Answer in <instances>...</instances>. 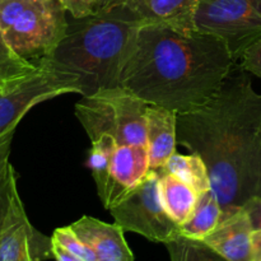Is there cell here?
<instances>
[{
	"label": "cell",
	"instance_id": "obj_19",
	"mask_svg": "<svg viewBox=\"0 0 261 261\" xmlns=\"http://www.w3.org/2000/svg\"><path fill=\"white\" fill-rule=\"evenodd\" d=\"M165 245L171 261H228L203 240L189 239L180 234Z\"/></svg>",
	"mask_w": 261,
	"mask_h": 261
},
{
	"label": "cell",
	"instance_id": "obj_25",
	"mask_svg": "<svg viewBox=\"0 0 261 261\" xmlns=\"http://www.w3.org/2000/svg\"><path fill=\"white\" fill-rule=\"evenodd\" d=\"M143 0H97L94 13H101L111 10L117 7H130L140 13Z\"/></svg>",
	"mask_w": 261,
	"mask_h": 261
},
{
	"label": "cell",
	"instance_id": "obj_9",
	"mask_svg": "<svg viewBox=\"0 0 261 261\" xmlns=\"http://www.w3.org/2000/svg\"><path fill=\"white\" fill-rule=\"evenodd\" d=\"M50 257H54L53 237L31 224L15 185L0 232V261H43Z\"/></svg>",
	"mask_w": 261,
	"mask_h": 261
},
{
	"label": "cell",
	"instance_id": "obj_2",
	"mask_svg": "<svg viewBox=\"0 0 261 261\" xmlns=\"http://www.w3.org/2000/svg\"><path fill=\"white\" fill-rule=\"evenodd\" d=\"M237 61L214 35L144 22L120 74V87L148 105L189 112L205 105Z\"/></svg>",
	"mask_w": 261,
	"mask_h": 261
},
{
	"label": "cell",
	"instance_id": "obj_6",
	"mask_svg": "<svg viewBox=\"0 0 261 261\" xmlns=\"http://www.w3.org/2000/svg\"><path fill=\"white\" fill-rule=\"evenodd\" d=\"M195 28L221 38L234 60L261 40V0H199Z\"/></svg>",
	"mask_w": 261,
	"mask_h": 261
},
{
	"label": "cell",
	"instance_id": "obj_28",
	"mask_svg": "<svg viewBox=\"0 0 261 261\" xmlns=\"http://www.w3.org/2000/svg\"><path fill=\"white\" fill-rule=\"evenodd\" d=\"M252 261H261V229L252 232Z\"/></svg>",
	"mask_w": 261,
	"mask_h": 261
},
{
	"label": "cell",
	"instance_id": "obj_1",
	"mask_svg": "<svg viewBox=\"0 0 261 261\" xmlns=\"http://www.w3.org/2000/svg\"><path fill=\"white\" fill-rule=\"evenodd\" d=\"M177 144L205 163L221 221L261 198V93L241 65L205 105L177 114Z\"/></svg>",
	"mask_w": 261,
	"mask_h": 261
},
{
	"label": "cell",
	"instance_id": "obj_23",
	"mask_svg": "<svg viewBox=\"0 0 261 261\" xmlns=\"http://www.w3.org/2000/svg\"><path fill=\"white\" fill-rule=\"evenodd\" d=\"M240 60H241V64H240L241 68H244L247 73L254 74L261 79V40L250 46L242 54Z\"/></svg>",
	"mask_w": 261,
	"mask_h": 261
},
{
	"label": "cell",
	"instance_id": "obj_16",
	"mask_svg": "<svg viewBox=\"0 0 261 261\" xmlns=\"http://www.w3.org/2000/svg\"><path fill=\"white\" fill-rule=\"evenodd\" d=\"M154 171L158 173L161 201L168 216L181 226L190 217L198 200V194L176 176L160 168Z\"/></svg>",
	"mask_w": 261,
	"mask_h": 261
},
{
	"label": "cell",
	"instance_id": "obj_17",
	"mask_svg": "<svg viewBox=\"0 0 261 261\" xmlns=\"http://www.w3.org/2000/svg\"><path fill=\"white\" fill-rule=\"evenodd\" d=\"M222 209L214 191L199 194L188 221L180 226L181 234L189 239L204 240L221 222Z\"/></svg>",
	"mask_w": 261,
	"mask_h": 261
},
{
	"label": "cell",
	"instance_id": "obj_3",
	"mask_svg": "<svg viewBox=\"0 0 261 261\" xmlns=\"http://www.w3.org/2000/svg\"><path fill=\"white\" fill-rule=\"evenodd\" d=\"M144 22L142 14L130 7L71 17L63 40L42 65L75 76L81 96L116 88L125 59Z\"/></svg>",
	"mask_w": 261,
	"mask_h": 261
},
{
	"label": "cell",
	"instance_id": "obj_29",
	"mask_svg": "<svg viewBox=\"0 0 261 261\" xmlns=\"http://www.w3.org/2000/svg\"><path fill=\"white\" fill-rule=\"evenodd\" d=\"M17 185V182L14 184V185L12 186V189H10V193L9 195L7 196V198L4 199V200L0 203V232H2V226H3V221H4V217H5V213H7V209H8V205H9V200H10V194H12V190L13 188Z\"/></svg>",
	"mask_w": 261,
	"mask_h": 261
},
{
	"label": "cell",
	"instance_id": "obj_24",
	"mask_svg": "<svg viewBox=\"0 0 261 261\" xmlns=\"http://www.w3.org/2000/svg\"><path fill=\"white\" fill-rule=\"evenodd\" d=\"M66 12L73 18H83L94 14L97 0H61Z\"/></svg>",
	"mask_w": 261,
	"mask_h": 261
},
{
	"label": "cell",
	"instance_id": "obj_12",
	"mask_svg": "<svg viewBox=\"0 0 261 261\" xmlns=\"http://www.w3.org/2000/svg\"><path fill=\"white\" fill-rule=\"evenodd\" d=\"M147 148L152 170L162 167L176 153L177 112L162 106L147 107Z\"/></svg>",
	"mask_w": 261,
	"mask_h": 261
},
{
	"label": "cell",
	"instance_id": "obj_5",
	"mask_svg": "<svg viewBox=\"0 0 261 261\" xmlns=\"http://www.w3.org/2000/svg\"><path fill=\"white\" fill-rule=\"evenodd\" d=\"M148 103L122 87L82 96L74 111L91 142L110 135L117 145H147Z\"/></svg>",
	"mask_w": 261,
	"mask_h": 261
},
{
	"label": "cell",
	"instance_id": "obj_13",
	"mask_svg": "<svg viewBox=\"0 0 261 261\" xmlns=\"http://www.w3.org/2000/svg\"><path fill=\"white\" fill-rule=\"evenodd\" d=\"M150 170L147 145H117L112 160L115 190L111 205L139 185Z\"/></svg>",
	"mask_w": 261,
	"mask_h": 261
},
{
	"label": "cell",
	"instance_id": "obj_26",
	"mask_svg": "<svg viewBox=\"0 0 261 261\" xmlns=\"http://www.w3.org/2000/svg\"><path fill=\"white\" fill-rule=\"evenodd\" d=\"M244 208L249 213L254 229H261V198L249 201Z\"/></svg>",
	"mask_w": 261,
	"mask_h": 261
},
{
	"label": "cell",
	"instance_id": "obj_21",
	"mask_svg": "<svg viewBox=\"0 0 261 261\" xmlns=\"http://www.w3.org/2000/svg\"><path fill=\"white\" fill-rule=\"evenodd\" d=\"M53 240L82 261H97L96 254L92 251L91 247L87 246L69 226L55 229Z\"/></svg>",
	"mask_w": 261,
	"mask_h": 261
},
{
	"label": "cell",
	"instance_id": "obj_10",
	"mask_svg": "<svg viewBox=\"0 0 261 261\" xmlns=\"http://www.w3.org/2000/svg\"><path fill=\"white\" fill-rule=\"evenodd\" d=\"M69 227L91 247L97 261H134V255L125 241V231L117 223L110 224L84 216Z\"/></svg>",
	"mask_w": 261,
	"mask_h": 261
},
{
	"label": "cell",
	"instance_id": "obj_7",
	"mask_svg": "<svg viewBox=\"0 0 261 261\" xmlns=\"http://www.w3.org/2000/svg\"><path fill=\"white\" fill-rule=\"evenodd\" d=\"M115 223L124 231L167 244L181 234L180 224L166 212L160 196L158 173L150 170L144 180L109 208Z\"/></svg>",
	"mask_w": 261,
	"mask_h": 261
},
{
	"label": "cell",
	"instance_id": "obj_15",
	"mask_svg": "<svg viewBox=\"0 0 261 261\" xmlns=\"http://www.w3.org/2000/svg\"><path fill=\"white\" fill-rule=\"evenodd\" d=\"M116 147V142L110 135H102L101 138L92 142L91 150H89V167L96 182L97 193L106 209L111 205L115 190L112 160Z\"/></svg>",
	"mask_w": 261,
	"mask_h": 261
},
{
	"label": "cell",
	"instance_id": "obj_18",
	"mask_svg": "<svg viewBox=\"0 0 261 261\" xmlns=\"http://www.w3.org/2000/svg\"><path fill=\"white\" fill-rule=\"evenodd\" d=\"M160 170L180 178L198 195L212 189L208 168L204 161L194 153L188 155L175 153L168 158L162 167H160Z\"/></svg>",
	"mask_w": 261,
	"mask_h": 261
},
{
	"label": "cell",
	"instance_id": "obj_11",
	"mask_svg": "<svg viewBox=\"0 0 261 261\" xmlns=\"http://www.w3.org/2000/svg\"><path fill=\"white\" fill-rule=\"evenodd\" d=\"M252 227L246 209L241 208L222 219L203 240L228 261H252Z\"/></svg>",
	"mask_w": 261,
	"mask_h": 261
},
{
	"label": "cell",
	"instance_id": "obj_8",
	"mask_svg": "<svg viewBox=\"0 0 261 261\" xmlns=\"http://www.w3.org/2000/svg\"><path fill=\"white\" fill-rule=\"evenodd\" d=\"M65 93L81 94L74 75L42 65L0 88V138L14 133L22 117L40 102Z\"/></svg>",
	"mask_w": 261,
	"mask_h": 261
},
{
	"label": "cell",
	"instance_id": "obj_27",
	"mask_svg": "<svg viewBox=\"0 0 261 261\" xmlns=\"http://www.w3.org/2000/svg\"><path fill=\"white\" fill-rule=\"evenodd\" d=\"M53 254L56 261H82L53 240Z\"/></svg>",
	"mask_w": 261,
	"mask_h": 261
},
{
	"label": "cell",
	"instance_id": "obj_4",
	"mask_svg": "<svg viewBox=\"0 0 261 261\" xmlns=\"http://www.w3.org/2000/svg\"><path fill=\"white\" fill-rule=\"evenodd\" d=\"M61 0H0V27L18 56L40 68L65 35Z\"/></svg>",
	"mask_w": 261,
	"mask_h": 261
},
{
	"label": "cell",
	"instance_id": "obj_20",
	"mask_svg": "<svg viewBox=\"0 0 261 261\" xmlns=\"http://www.w3.org/2000/svg\"><path fill=\"white\" fill-rule=\"evenodd\" d=\"M37 66L23 60L13 51L0 27V88L13 81L32 73Z\"/></svg>",
	"mask_w": 261,
	"mask_h": 261
},
{
	"label": "cell",
	"instance_id": "obj_22",
	"mask_svg": "<svg viewBox=\"0 0 261 261\" xmlns=\"http://www.w3.org/2000/svg\"><path fill=\"white\" fill-rule=\"evenodd\" d=\"M14 133L0 138V203L4 200L9 194L13 184L17 181V175L9 162L10 145H12Z\"/></svg>",
	"mask_w": 261,
	"mask_h": 261
},
{
	"label": "cell",
	"instance_id": "obj_14",
	"mask_svg": "<svg viewBox=\"0 0 261 261\" xmlns=\"http://www.w3.org/2000/svg\"><path fill=\"white\" fill-rule=\"evenodd\" d=\"M199 0H143L140 14L147 22L163 23L175 30H196L195 12Z\"/></svg>",
	"mask_w": 261,
	"mask_h": 261
}]
</instances>
